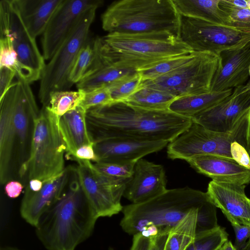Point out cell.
I'll list each match as a JSON object with an SVG mask.
<instances>
[{
	"label": "cell",
	"instance_id": "obj_48",
	"mask_svg": "<svg viewBox=\"0 0 250 250\" xmlns=\"http://www.w3.org/2000/svg\"><path fill=\"white\" fill-rule=\"evenodd\" d=\"M0 250H22L20 249H18L16 247H10V246H6L1 247L0 248Z\"/></svg>",
	"mask_w": 250,
	"mask_h": 250
},
{
	"label": "cell",
	"instance_id": "obj_46",
	"mask_svg": "<svg viewBox=\"0 0 250 250\" xmlns=\"http://www.w3.org/2000/svg\"><path fill=\"white\" fill-rule=\"evenodd\" d=\"M219 250H238L230 241L227 240L220 247Z\"/></svg>",
	"mask_w": 250,
	"mask_h": 250
},
{
	"label": "cell",
	"instance_id": "obj_39",
	"mask_svg": "<svg viewBox=\"0 0 250 250\" xmlns=\"http://www.w3.org/2000/svg\"><path fill=\"white\" fill-rule=\"evenodd\" d=\"M234 229L235 239L234 246L238 250L243 249L250 238V226L231 223Z\"/></svg>",
	"mask_w": 250,
	"mask_h": 250
},
{
	"label": "cell",
	"instance_id": "obj_8",
	"mask_svg": "<svg viewBox=\"0 0 250 250\" xmlns=\"http://www.w3.org/2000/svg\"><path fill=\"white\" fill-rule=\"evenodd\" d=\"M98 8H90L81 16L45 65L39 91V97L43 106L48 105L49 97L52 93L68 90L72 86L69 79L70 71L80 51L89 41L90 27Z\"/></svg>",
	"mask_w": 250,
	"mask_h": 250
},
{
	"label": "cell",
	"instance_id": "obj_23",
	"mask_svg": "<svg viewBox=\"0 0 250 250\" xmlns=\"http://www.w3.org/2000/svg\"><path fill=\"white\" fill-rule=\"evenodd\" d=\"M18 87L14 109V122L17 142L23 149L29 139L30 124L40 111L36 102L30 83L17 79Z\"/></svg>",
	"mask_w": 250,
	"mask_h": 250
},
{
	"label": "cell",
	"instance_id": "obj_18",
	"mask_svg": "<svg viewBox=\"0 0 250 250\" xmlns=\"http://www.w3.org/2000/svg\"><path fill=\"white\" fill-rule=\"evenodd\" d=\"M210 91H221L244 85L250 67V41L243 46L222 51Z\"/></svg>",
	"mask_w": 250,
	"mask_h": 250
},
{
	"label": "cell",
	"instance_id": "obj_37",
	"mask_svg": "<svg viewBox=\"0 0 250 250\" xmlns=\"http://www.w3.org/2000/svg\"><path fill=\"white\" fill-rule=\"evenodd\" d=\"M219 7L228 15L231 26L250 28V10L235 6L229 0H220Z\"/></svg>",
	"mask_w": 250,
	"mask_h": 250
},
{
	"label": "cell",
	"instance_id": "obj_31",
	"mask_svg": "<svg viewBox=\"0 0 250 250\" xmlns=\"http://www.w3.org/2000/svg\"><path fill=\"white\" fill-rule=\"evenodd\" d=\"M196 52L171 57L137 72L142 81L153 80L167 74L191 61L197 54Z\"/></svg>",
	"mask_w": 250,
	"mask_h": 250
},
{
	"label": "cell",
	"instance_id": "obj_32",
	"mask_svg": "<svg viewBox=\"0 0 250 250\" xmlns=\"http://www.w3.org/2000/svg\"><path fill=\"white\" fill-rule=\"evenodd\" d=\"M228 238V233L225 228L218 226L197 233L194 241L186 250H219Z\"/></svg>",
	"mask_w": 250,
	"mask_h": 250
},
{
	"label": "cell",
	"instance_id": "obj_25",
	"mask_svg": "<svg viewBox=\"0 0 250 250\" xmlns=\"http://www.w3.org/2000/svg\"><path fill=\"white\" fill-rule=\"evenodd\" d=\"M180 15L231 26L228 14L220 8V0H172Z\"/></svg>",
	"mask_w": 250,
	"mask_h": 250
},
{
	"label": "cell",
	"instance_id": "obj_10",
	"mask_svg": "<svg viewBox=\"0 0 250 250\" xmlns=\"http://www.w3.org/2000/svg\"><path fill=\"white\" fill-rule=\"evenodd\" d=\"M178 38L193 51L219 56L250 41V28L208 22L180 15Z\"/></svg>",
	"mask_w": 250,
	"mask_h": 250
},
{
	"label": "cell",
	"instance_id": "obj_7",
	"mask_svg": "<svg viewBox=\"0 0 250 250\" xmlns=\"http://www.w3.org/2000/svg\"><path fill=\"white\" fill-rule=\"evenodd\" d=\"M250 130V109L229 132L208 130L192 122L191 125L167 146V157L187 160L198 155H213L232 158L230 147L237 142L247 150Z\"/></svg>",
	"mask_w": 250,
	"mask_h": 250
},
{
	"label": "cell",
	"instance_id": "obj_40",
	"mask_svg": "<svg viewBox=\"0 0 250 250\" xmlns=\"http://www.w3.org/2000/svg\"><path fill=\"white\" fill-rule=\"evenodd\" d=\"M232 158L241 166L250 169V158L246 149L237 142L231 144Z\"/></svg>",
	"mask_w": 250,
	"mask_h": 250
},
{
	"label": "cell",
	"instance_id": "obj_13",
	"mask_svg": "<svg viewBox=\"0 0 250 250\" xmlns=\"http://www.w3.org/2000/svg\"><path fill=\"white\" fill-rule=\"evenodd\" d=\"M103 3L101 0H62L42 34L44 60H50L85 12Z\"/></svg>",
	"mask_w": 250,
	"mask_h": 250
},
{
	"label": "cell",
	"instance_id": "obj_30",
	"mask_svg": "<svg viewBox=\"0 0 250 250\" xmlns=\"http://www.w3.org/2000/svg\"><path fill=\"white\" fill-rule=\"evenodd\" d=\"M85 93L80 89L76 91L54 92L50 95L47 106L51 112L61 118L67 112L80 106L84 100Z\"/></svg>",
	"mask_w": 250,
	"mask_h": 250
},
{
	"label": "cell",
	"instance_id": "obj_29",
	"mask_svg": "<svg viewBox=\"0 0 250 250\" xmlns=\"http://www.w3.org/2000/svg\"><path fill=\"white\" fill-rule=\"evenodd\" d=\"M176 98L165 91L141 84L135 93L124 101L144 109L165 110L168 109L170 104Z\"/></svg>",
	"mask_w": 250,
	"mask_h": 250
},
{
	"label": "cell",
	"instance_id": "obj_12",
	"mask_svg": "<svg viewBox=\"0 0 250 250\" xmlns=\"http://www.w3.org/2000/svg\"><path fill=\"white\" fill-rule=\"evenodd\" d=\"M73 170L82 192L92 210L99 218L110 217L122 211L121 203L127 181H118L98 172L88 160H76Z\"/></svg>",
	"mask_w": 250,
	"mask_h": 250
},
{
	"label": "cell",
	"instance_id": "obj_51",
	"mask_svg": "<svg viewBox=\"0 0 250 250\" xmlns=\"http://www.w3.org/2000/svg\"><path fill=\"white\" fill-rule=\"evenodd\" d=\"M247 5L248 8L250 10V0H247Z\"/></svg>",
	"mask_w": 250,
	"mask_h": 250
},
{
	"label": "cell",
	"instance_id": "obj_3",
	"mask_svg": "<svg viewBox=\"0 0 250 250\" xmlns=\"http://www.w3.org/2000/svg\"><path fill=\"white\" fill-rule=\"evenodd\" d=\"M207 192L188 186L167 189L146 202L123 207L120 225L130 235L170 231L192 209L216 208Z\"/></svg>",
	"mask_w": 250,
	"mask_h": 250
},
{
	"label": "cell",
	"instance_id": "obj_24",
	"mask_svg": "<svg viewBox=\"0 0 250 250\" xmlns=\"http://www.w3.org/2000/svg\"><path fill=\"white\" fill-rule=\"evenodd\" d=\"M24 25L35 39L42 34L62 0H14Z\"/></svg>",
	"mask_w": 250,
	"mask_h": 250
},
{
	"label": "cell",
	"instance_id": "obj_42",
	"mask_svg": "<svg viewBox=\"0 0 250 250\" xmlns=\"http://www.w3.org/2000/svg\"><path fill=\"white\" fill-rule=\"evenodd\" d=\"M94 143H92L79 148L73 160H88L94 163L97 162L98 159L94 150Z\"/></svg>",
	"mask_w": 250,
	"mask_h": 250
},
{
	"label": "cell",
	"instance_id": "obj_11",
	"mask_svg": "<svg viewBox=\"0 0 250 250\" xmlns=\"http://www.w3.org/2000/svg\"><path fill=\"white\" fill-rule=\"evenodd\" d=\"M0 37H8L13 43L24 73V81L29 83L41 79L45 66L44 59L36 39L29 33L14 0L0 1Z\"/></svg>",
	"mask_w": 250,
	"mask_h": 250
},
{
	"label": "cell",
	"instance_id": "obj_16",
	"mask_svg": "<svg viewBox=\"0 0 250 250\" xmlns=\"http://www.w3.org/2000/svg\"><path fill=\"white\" fill-rule=\"evenodd\" d=\"M164 140H142L128 138H111L94 142L98 162L128 163L137 162L167 146Z\"/></svg>",
	"mask_w": 250,
	"mask_h": 250
},
{
	"label": "cell",
	"instance_id": "obj_35",
	"mask_svg": "<svg viewBox=\"0 0 250 250\" xmlns=\"http://www.w3.org/2000/svg\"><path fill=\"white\" fill-rule=\"evenodd\" d=\"M14 70L17 79L24 80V73L11 40L8 37L0 38V67Z\"/></svg>",
	"mask_w": 250,
	"mask_h": 250
},
{
	"label": "cell",
	"instance_id": "obj_2",
	"mask_svg": "<svg viewBox=\"0 0 250 250\" xmlns=\"http://www.w3.org/2000/svg\"><path fill=\"white\" fill-rule=\"evenodd\" d=\"M75 175L60 199L41 216L35 227L37 237L46 250H75L93 232L98 218Z\"/></svg>",
	"mask_w": 250,
	"mask_h": 250
},
{
	"label": "cell",
	"instance_id": "obj_47",
	"mask_svg": "<svg viewBox=\"0 0 250 250\" xmlns=\"http://www.w3.org/2000/svg\"><path fill=\"white\" fill-rule=\"evenodd\" d=\"M236 88H237L238 91L240 92H244L250 90V80L246 84Z\"/></svg>",
	"mask_w": 250,
	"mask_h": 250
},
{
	"label": "cell",
	"instance_id": "obj_50",
	"mask_svg": "<svg viewBox=\"0 0 250 250\" xmlns=\"http://www.w3.org/2000/svg\"><path fill=\"white\" fill-rule=\"evenodd\" d=\"M248 152L250 158V135H249V147L247 150Z\"/></svg>",
	"mask_w": 250,
	"mask_h": 250
},
{
	"label": "cell",
	"instance_id": "obj_4",
	"mask_svg": "<svg viewBox=\"0 0 250 250\" xmlns=\"http://www.w3.org/2000/svg\"><path fill=\"white\" fill-rule=\"evenodd\" d=\"M99 46L108 62L137 71L168 58L194 52L178 37L167 32L108 33L99 38Z\"/></svg>",
	"mask_w": 250,
	"mask_h": 250
},
{
	"label": "cell",
	"instance_id": "obj_33",
	"mask_svg": "<svg viewBox=\"0 0 250 250\" xmlns=\"http://www.w3.org/2000/svg\"><path fill=\"white\" fill-rule=\"evenodd\" d=\"M142 79L137 72L125 77L107 86L113 102L124 101L141 87Z\"/></svg>",
	"mask_w": 250,
	"mask_h": 250
},
{
	"label": "cell",
	"instance_id": "obj_44",
	"mask_svg": "<svg viewBox=\"0 0 250 250\" xmlns=\"http://www.w3.org/2000/svg\"><path fill=\"white\" fill-rule=\"evenodd\" d=\"M43 184V182L42 181L37 179H32L29 181L26 187L32 191L37 192L42 189Z\"/></svg>",
	"mask_w": 250,
	"mask_h": 250
},
{
	"label": "cell",
	"instance_id": "obj_1",
	"mask_svg": "<svg viewBox=\"0 0 250 250\" xmlns=\"http://www.w3.org/2000/svg\"><path fill=\"white\" fill-rule=\"evenodd\" d=\"M86 122L94 142L111 138L170 142L192 124L190 118L169 109L153 110L130 105L125 101L91 108Z\"/></svg>",
	"mask_w": 250,
	"mask_h": 250
},
{
	"label": "cell",
	"instance_id": "obj_52",
	"mask_svg": "<svg viewBox=\"0 0 250 250\" xmlns=\"http://www.w3.org/2000/svg\"><path fill=\"white\" fill-rule=\"evenodd\" d=\"M108 250H114L112 247H109Z\"/></svg>",
	"mask_w": 250,
	"mask_h": 250
},
{
	"label": "cell",
	"instance_id": "obj_21",
	"mask_svg": "<svg viewBox=\"0 0 250 250\" xmlns=\"http://www.w3.org/2000/svg\"><path fill=\"white\" fill-rule=\"evenodd\" d=\"M186 161L197 172L225 183L246 185L250 183V169L233 159L213 155L192 157Z\"/></svg>",
	"mask_w": 250,
	"mask_h": 250
},
{
	"label": "cell",
	"instance_id": "obj_15",
	"mask_svg": "<svg viewBox=\"0 0 250 250\" xmlns=\"http://www.w3.org/2000/svg\"><path fill=\"white\" fill-rule=\"evenodd\" d=\"M167 182L166 171L162 165L141 158L135 163L123 197L131 204L146 202L165 192Z\"/></svg>",
	"mask_w": 250,
	"mask_h": 250
},
{
	"label": "cell",
	"instance_id": "obj_14",
	"mask_svg": "<svg viewBox=\"0 0 250 250\" xmlns=\"http://www.w3.org/2000/svg\"><path fill=\"white\" fill-rule=\"evenodd\" d=\"M250 109V90L240 92L235 88L224 100L195 115L192 122L216 132L228 133Z\"/></svg>",
	"mask_w": 250,
	"mask_h": 250
},
{
	"label": "cell",
	"instance_id": "obj_26",
	"mask_svg": "<svg viewBox=\"0 0 250 250\" xmlns=\"http://www.w3.org/2000/svg\"><path fill=\"white\" fill-rule=\"evenodd\" d=\"M232 92V89H229L177 98L170 104L168 109L176 114L192 119L220 103Z\"/></svg>",
	"mask_w": 250,
	"mask_h": 250
},
{
	"label": "cell",
	"instance_id": "obj_20",
	"mask_svg": "<svg viewBox=\"0 0 250 250\" xmlns=\"http://www.w3.org/2000/svg\"><path fill=\"white\" fill-rule=\"evenodd\" d=\"M18 87L17 80L0 99V182L1 184H6L10 180L17 142L14 109Z\"/></svg>",
	"mask_w": 250,
	"mask_h": 250
},
{
	"label": "cell",
	"instance_id": "obj_41",
	"mask_svg": "<svg viewBox=\"0 0 250 250\" xmlns=\"http://www.w3.org/2000/svg\"><path fill=\"white\" fill-rule=\"evenodd\" d=\"M15 77L17 75L14 70L5 67H0V99L14 83L13 80Z\"/></svg>",
	"mask_w": 250,
	"mask_h": 250
},
{
	"label": "cell",
	"instance_id": "obj_22",
	"mask_svg": "<svg viewBox=\"0 0 250 250\" xmlns=\"http://www.w3.org/2000/svg\"><path fill=\"white\" fill-rule=\"evenodd\" d=\"M86 113L80 105L60 118V132L68 158L73 159L80 147L94 143L88 128Z\"/></svg>",
	"mask_w": 250,
	"mask_h": 250
},
{
	"label": "cell",
	"instance_id": "obj_6",
	"mask_svg": "<svg viewBox=\"0 0 250 250\" xmlns=\"http://www.w3.org/2000/svg\"><path fill=\"white\" fill-rule=\"evenodd\" d=\"M60 118L48 106H42L33 120L29 153L19 169L21 178L43 182L65 168V148L59 130Z\"/></svg>",
	"mask_w": 250,
	"mask_h": 250
},
{
	"label": "cell",
	"instance_id": "obj_38",
	"mask_svg": "<svg viewBox=\"0 0 250 250\" xmlns=\"http://www.w3.org/2000/svg\"><path fill=\"white\" fill-rule=\"evenodd\" d=\"M111 102L112 100L108 88L104 87L86 92L80 106L87 111L91 108L104 105Z\"/></svg>",
	"mask_w": 250,
	"mask_h": 250
},
{
	"label": "cell",
	"instance_id": "obj_5",
	"mask_svg": "<svg viewBox=\"0 0 250 250\" xmlns=\"http://www.w3.org/2000/svg\"><path fill=\"white\" fill-rule=\"evenodd\" d=\"M101 21L108 33L167 32L178 37L180 15L172 0H121L108 6Z\"/></svg>",
	"mask_w": 250,
	"mask_h": 250
},
{
	"label": "cell",
	"instance_id": "obj_17",
	"mask_svg": "<svg viewBox=\"0 0 250 250\" xmlns=\"http://www.w3.org/2000/svg\"><path fill=\"white\" fill-rule=\"evenodd\" d=\"M72 172V167H65L60 174L43 182L42 189L37 192L26 187L20 209L22 219L35 227L41 216L61 197Z\"/></svg>",
	"mask_w": 250,
	"mask_h": 250
},
{
	"label": "cell",
	"instance_id": "obj_27",
	"mask_svg": "<svg viewBox=\"0 0 250 250\" xmlns=\"http://www.w3.org/2000/svg\"><path fill=\"white\" fill-rule=\"evenodd\" d=\"M97 45L89 41L80 51L70 71L69 79L73 85L90 76L103 65Z\"/></svg>",
	"mask_w": 250,
	"mask_h": 250
},
{
	"label": "cell",
	"instance_id": "obj_43",
	"mask_svg": "<svg viewBox=\"0 0 250 250\" xmlns=\"http://www.w3.org/2000/svg\"><path fill=\"white\" fill-rule=\"evenodd\" d=\"M23 188V185L17 181H10L6 184L5 192L10 198H16L21 194Z\"/></svg>",
	"mask_w": 250,
	"mask_h": 250
},
{
	"label": "cell",
	"instance_id": "obj_19",
	"mask_svg": "<svg viewBox=\"0 0 250 250\" xmlns=\"http://www.w3.org/2000/svg\"><path fill=\"white\" fill-rule=\"evenodd\" d=\"M246 185L211 181L206 192L212 203L221 209L231 223L250 226V199Z\"/></svg>",
	"mask_w": 250,
	"mask_h": 250
},
{
	"label": "cell",
	"instance_id": "obj_45",
	"mask_svg": "<svg viewBox=\"0 0 250 250\" xmlns=\"http://www.w3.org/2000/svg\"><path fill=\"white\" fill-rule=\"evenodd\" d=\"M229 2L233 5L243 8H248L247 0H229Z\"/></svg>",
	"mask_w": 250,
	"mask_h": 250
},
{
	"label": "cell",
	"instance_id": "obj_9",
	"mask_svg": "<svg viewBox=\"0 0 250 250\" xmlns=\"http://www.w3.org/2000/svg\"><path fill=\"white\" fill-rule=\"evenodd\" d=\"M219 61L218 55L197 52L191 61L178 68L156 79L142 81L141 84L176 98L208 93Z\"/></svg>",
	"mask_w": 250,
	"mask_h": 250
},
{
	"label": "cell",
	"instance_id": "obj_49",
	"mask_svg": "<svg viewBox=\"0 0 250 250\" xmlns=\"http://www.w3.org/2000/svg\"><path fill=\"white\" fill-rule=\"evenodd\" d=\"M240 250H250V238L249 239L246 246Z\"/></svg>",
	"mask_w": 250,
	"mask_h": 250
},
{
	"label": "cell",
	"instance_id": "obj_36",
	"mask_svg": "<svg viewBox=\"0 0 250 250\" xmlns=\"http://www.w3.org/2000/svg\"><path fill=\"white\" fill-rule=\"evenodd\" d=\"M170 231L152 235L139 233L133 236L130 250H164Z\"/></svg>",
	"mask_w": 250,
	"mask_h": 250
},
{
	"label": "cell",
	"instance_id": "obj_28",
	"mask_svg": "<svg viewBox=\"0 0 250 250\" xmlns=\"http://www.w3.org/2000/svg\"><path fill=\"white\" fill-rule=\"evenodd\" d=\"M103 61L104 64L99 69L76 84L78 89L86 93L107 87L119 80L137 72L133 69L119 67Z\"/></svg>",
	"mask_w": 250,
	"mask_h": 250
},
{
	"label": "cell",
	"instance_id": "obj_34",
	"mask_svg": "<svg viewBox=\"0 0 250 250\" xmlns=\"http://www.w3.org/2000/svg\"><path fill=\"white\" fill-rule=\"evenodd\" d=\"M136 162L120 163L98 162L93 163L100 173L118 181H127L131 177Z\"/></svg>",
	"mask_w": 250,
	"mask_h": 250
}]
</instances>
